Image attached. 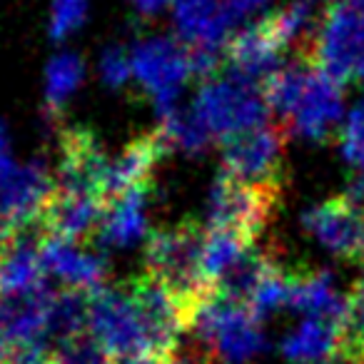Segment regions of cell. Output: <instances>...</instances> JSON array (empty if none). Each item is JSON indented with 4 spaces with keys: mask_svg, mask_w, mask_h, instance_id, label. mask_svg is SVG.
Listing matches in <instances>:
<instances>
[{
    "mask_svg": "<svg viewBox=\"0 0 364 364\" xmlns=\"http://www.w3.org/2000/svg\"><path fill=\"white\" fill-rule=\"evenodd\" d=\"M344 3H349L352 8H357V11L364 13V0H344Z\"/></svg>",
    "mask_w": 364,
    "mask_h": 364,
    "instance_id": "38",
    "label": "cell"
},
{
    "mask_svg": "<svg viewBox=\"0 0 364 364\" xmlns=\"http://www.w3.org/2000/svg\"><path fill=\"white\" fill-rule=\"evenodd\" d=\"M289 307L302 309L307 317H317L342 327L347 299L339 297L332 277L327 272H309L292 269V287H289Z\"/></svg>",
    "mask_w": 364,
    "mask_h": 364,
    "instance_id": "22",
    "label": "cell"
},
{
    "mask_svg": "<svg viewBox=\"0 0 364 364\" xmlns=\"http://www.w3.org/2000/svg\"><path fill=\"white\" fill-rule=\"evenodd\" d=\"M309 63L339 85L364 77V13L344 0L332 3L319 23Z\"/></svg>",
    "mask_w": 364,
    "mask_h": 364,
    "instance_id": "4",
    "label": "cell"
},
{
    "mask_svg": "<svg viewBox=\"0 0 364 364\" xmlns=\"http://www.w3.org/2000/svg\"><path fill=\"white\" fill-rule=\"evenodd\" d=\"M105 210H107L105 200L63 193V190L55 188L50 200L46 203V208H43L38 225H41V230L48 237L77 242V240L100 230Z\"/></svg>",
    "mask_w": 364,
    "mask_h": 364,
    "instance_id": "17",
    "label": "cell"
},
{
    "mask_svg": "<svg viewBox=\"0 0 364 364\" xmlns=\"http://www.w3.org/2000/svg\"><path fill=\"white\" fill-rule=\"evenodd\" d=\"M55 292L48 284L18 294H0V337L13 349H46Z\"/></svg>",
    "mask_w": 364,
    "mask_h": 364,
    "instance_id": "12",
    "label": "cell"
},
{
    "mask_svg": "<svg viewBox=\"0 0 364 364\" xmlns=\"http://www.w3.org/2000/svg\"><path fill=\"white\" fill-rule=\"evenodd\" d=\"M342 347V327L324 322L317 317H307L282 344L287 359L299 364H322Z\"/></svg>",
    "mask_w": 364,
    "mask_h": 364,
    "instance_id": "23",
    "label": "cell"
},
{
    "mask_svg": "<svg viewBox=\"0 0 364 364\" xmlns=\"http://www.w3.org/2000/svg\"><path fill=\"white\" fill-rule=\"evenodd\" d=\"M132 75L155 97L162 117L177 110L175 102L182 85L193 75L190 50L172 38H145L130 50Z\"/></svg>",
    "mask_w": 364,
    "mask_h": 364,
    "instance_id": "7",
    "label": "cell"
},
{
    "mask_svg": "<svg viewBox=\"0 0 364 364\" xmlns=\"http://www.w3.org/2000/svg\"><path fill=\"white\" fill-rule=\"evenodd\" d=\"M339 117H342V85L312 68L292 117L282 125L289 127L294 135L319 142L327 140Z\"/></svg>",
    "mask_w": 364,
    "mask_h": 364,
    "instance_id": "15",
    "label": "cell"
},
{
    "mask_svg": "<svg viewBox=\"0 0 364 364\" xmlns=\"http://www.w3.org/2000/svg\"><path fill=\"white\" fill-rule=\"evenodd\" d=\"M82 75H85V68L75 53H60L50 60L46 70V110L50 120H58L63 115V105L80 87Z\"/></svg>",
    "mask_w": 364,
    "mask_h": 364,
    "instance_id": "25",
    "label": "cell"
},
{
    "mask_svg": "<svg viewBox=\"0 0 364 364\" xmlns=\"http://www.w3.org/2000/svg\"><path fill=\"white\" fill-rule=\"evenodd\" d=\"M107 160L100 140L87 127L73 125L60 132V165L55 172V188L63 193L105 200Z\"/></svg>",
    "mask_w": 364,
    "mask_h": 364,
    "instance_id": "10",
    "label": "cell"
},
{
    "mask_svg": "<svg viewBox=\"0 0 364 364\" xmlns=\"http://www.w3.org/2000/svg\"><path fill=\"white\" fill-rule=\"evenodd\" d=\"M130 6L140 18H155L167 6H175V0H130Z\"/></svg>",
    "mask_w": 364,
    "mask_h": 364,
    "instance_id": "33",
    "label": "cell"
},
{
    "mask_svg": "<svg viewBox=\"0 0 364 364\" xmlns=\"http://www.w3.org/2000/svg\"><path fill=\"white\" fill-rule=\"evenodd\" d=\"M87 0H53L50 8V38L63 41L73 36L85 23Z\"/></svg>",
    "mask_w": 364,
    "mask_h": 364,
    "instance_id": "29",
    "label": "cell"
},
{
    "mask_svg": "<svg viewBox=\"0 0 364 364\" xmlns=\"http://www.w3.org/2000/svg\"><path fill=\"white\" fill-rule=\"evenodd\" d=\"M342 155L349 165L357 170V182H354L352 195L364 200V102L349 112L342 130Z\"/></svg>",
    "mask_w": 364,
    "mask_h": 364,
    "instance_id": "27",
    "label": "cell"
},
{
    "mask_svg": "<svg viewBox=\"0 0 364 364\" xmlns=\"http://www.w3.org/2000/svg\"><path fill=\"white\" fill-rule=\"evenodd\" d=\"M167 364H220V362L203 344H198V347H190V349H177Z\"/></svg>",
    "mask_w": 364,
    "mask_h": 364,
    "instance_id": "31",
    "label": "cell"
},
{
    "mask_svg": "<svg viewBox=\"0 0 364 364\" xmlns=\"http://www.w3.org/2000/svg\"><path fill=\"white\" fill-rule=\"evenodd\" d=\"M13 359H16V349L0 337V364H13Z\"/></svg>",
    "mask_w": 364,
    "mask_h": 364,
    "instance_id": "36",
    "label": "cell"
},
{
    "mask_svg": "<svg viewBox=\"0 0 364 364\" xmlns=\"http://www.w3.org/2000/svg\"><path fill=\"white\" fill-rule=\"evenodd\" d=\"M274 267H277V259L267 250H259L257 245H252L218 274V279H215L218 297L252 309L259 287Z\"/></svg>",
    "mask_w": 364,
    "mask_h": 364,
    "instance_id": "21",
    "label": "cell"
},
{
    "mask_svg": "<svg viewBox=\"0 0 364 364\" xmlns=\"http://www.w3.org/2000/svg\"><path fill=\"white\" fill-rule=\"evenodd\" d=\"M342 347L364 352V279H359L347 297L342 319Z\"/></svg>",
    "mask_w": 364,
    "mask_h": 364,
    "instance_id": "28",
    "label": "cell"
},
{
    "mask_svg": "<svg viewBox=\"0 0 364 364\" xmlns=\"http://www.w3.org/2000/svg\"><path fill=\"white\" fill-rule=\"evenodd\" d=\"M125 287L135 304L145 349L152 357L167 362L180 349V334L188 329L175 302L150 274H137V277L127 279Z\"/></svg>",
    "mask_w": 364,
    "mask_h": 364,
    "instance_id": "8",
    "label": "cell"
},
{
    "mask_svg": "<svg viewBox=\"0 0 364 364\" xmlns=\"http://www.w3.org/2000/svg\"><path fill=\"white\" fill-rule=\"evenodd\" d=\"M16 162L11 160V142H8V132L6 127L0 125V185L8 180V177L16 172Z\"/></svg>",
    "mask_w": 364,
    "mask_h": 364,
    "instance_id": "32",
    "label": "cell"
},
{
    "mask_svg": "<svg viewBox=\"0 0 364 364\" xmlns=\"http://www.w3.org/2000/svg\"><path fill=\"white\" fill-rule=\"evenodd\" d=\"M193 112L210 130V135L228 137L235 132L250 130L269 122V105L262 95V87L225 73L203 82L195 97Z\"/></svg>",
    "mask_w": 364,
    "mask_h": 364,
    "instance_id": "2",
    "label": "cell"
},
{
    "mask_svg": "<svg viewBox=\"0 0 364 364\" xmlns=\"http://www.w3.org/2000/svg\"><path fill=\"white\" fill-rule=\"evenodd\" d=\"M145 195L147 188L132 190V193L122 195V198L107 203L105 218L100 225V237L105 245H115V247H125L132 245L145 235L147 218H145Z\"/></svg>",
    "mask_w": 364,
    "mask_h": 364,
    "instance_id": "24",
    "label": "cell"
},
{
    "mask_svg": "<svg viewBox=\"0 0 364 364\" xmlns=\"http://www.w3.org/2000/svg\"><path fill=\"white\" fill-rule=\"evenodd\" d=\"M264 33L282 53H292L297 60L309 63L314 38L319 31V8L314 0H289L287 6L277 8L274 13L264 16ZM312 65V63H309Z\"/></svg>",
    "mask_w": 364,
    "mask_h": 364,
    "instance_id": "19",
    "label": "cell"
},
{
    "mask_svg": "<svg viewBox=\"0 0 364 364\" xmlns=\"http://www.w3.org/2000/svg\"><path fill=\"white\" fill-rule=\"evenodd\" d=\"M205 245L208 228L185 220L175 228L150 232L145 247V274L170 294L188 329L218 297L205 264Z\"/></svg>",
    "mask_w": 364,
    "mask_h": 364,
    "instance_id": "1",
    "label": "cell"
},
{
    "mask_svg": "<svg viewBox=\"0 0 364 364\" xmlns=\"http://www.w3.org/2000/svg\"><path fill=\"white\" fill-rule=\"evenodd\" d=\"M11 232H13V230H8L6 225L0 223V247H3V242H6V240H8V235H11Z\"/></svg>",
    "mask_w": 364,
    "mask_h": 364,
    "instance_id": "37",
    "label": "cell"
},
{
    "mask_svg": "<svg viewBox=\"0 0 364 364\" xmlns=\"http://www.w3.org/2000/svg\"><path fill=\"white\" fill-rule=\"evenodd\" d=\"M279 200L282 190L250 185L223 170L210 193L208 228L240 235L247 242H255L267 230Z\"/></svg>",
    "mask_w": 364,
    "mask_h": 364,
    "instance_id": "3",
    "label": "cell"
},
{
    "mask_svg": "<svg viewBox=\"0 0 364 364\" xmlns=\"http://www.w3.org/2000/svg\"><path fill=\"white\" fill-rule=\"evenodd\" d=\"M284 142L287 127L282 122H264L223 137V170L250 185L282 190Z\"/></svg>",
    "mask_w": 364,
    "mask_h": 364,
    "instance_id": "5",
    "label": "cell"
},
{
    "mask_svg": "<svg viewBox=\"0 0 364 364\" xmlns=\"http://www.w3.org/2000/svg\"><path fill=\"white\" fill-rule=\"evenodd\" d=\"M225 3H228L232 18L237 21V18H245V16H250V13L259 11L262 6H267L269 0H225Z\"/></svg>",
    "mask_w": 364,
    "mask_h": 364,
    "instance_id": "35",
    "label": "cell"
},
{
    "mask_svg": "<svg viewBox=\"0 0 364 364\" xmlns=\"http://www.w3.org/2000/svg\"><path fill=\"white\" fill-rule=\"evenodd\" d=\"M172 145L162 127H155V130L127 142L125 150L107 165L105 203H112V200L122 198V195L132 193V190L147 188L152 170H155V165L165 157V152Z\"/></svg>",
    "mask_w": 364,
    "mask_h": 364,
    "instance_id": "14",
    "label": "cell"
},
{
    "mask_svg": "<svg viewBox=\"0 0 364 364\" xmlns=\"http://www.w3.org/2000/svg\"><path fill=\"white\" fill-rule=\"evenodd\" d=\"M304 228L337 257L364 255V200L344 193L319 203L304 215Z\"/></svg>",
    "mask_w": 364,
    "mask_h": 364,
    "instance_id": "11",
    "label": "cell"
},
{
    "mask_svg": "<svg viewBox=\"0 0 364 364\" xmlns=\"http://www.w3.org/2000/svg\"><path fill=\"white\" fill-rule=\"evenodd\" d=\"M225 63L232 75L259 87L272 73H277L284 65L282 50L269 41L259 21L230 36L228 46H225Z\"/></svg>",
    "mask_w": 364,
    "mask_h": 364,
    "instance_id": "18",
    "label": "cell"
},
{
    "mask_svg": "<svg viewBox=\"0 0 364 364\" xmlns=\"http://www.w3.org/2000/svg\"><path fill=\"white\" fill-rule=\"evenodd\" d=\"M48 352H50V359L55 364H110L112 362L107 349L92 337L90 329L80 334H73L68 339H60Z\"/></svg>",
    "mask_w": 364,
    "mask_h": 364,
    "instance_id": "26",
    "label": "cell"
},
{
    "mask_svg": "<svg viewBox=\"0 0 364 364\" xmlns=\"http://www.w3.org/2000/svg\"><path fill=\"white\" fill-rule=\"evenodd\" d=\"M102 82L110 87H122L132 77V58L125 48H107L100 58Z\"/></svg>",
    "mask_w": 364,
    "mask_h": 364,
    "instance_id": "30",
    "label": "cell"
},
{
    "mask_svg": "<svg viewBox=\"0 0 364 364\" xmlns=\"http://www.w3.org/2000/svg\"><path fill=\"white\" fill-rule=\"evenodd\" d=\"M53 190H55V177L43 162L16 167V172L0 185V223L8 230L36 225Z\"/></svg>",
    "mask_w": 364,
    "mask_h": 364,
    "instance_id": "13",
    "label": "cell"
},
{
    "mask_svg": "<svg viewBox=\"0 0 364 364\" xmlns=\"http://www.w3.org/2000/svg\"><path fill=\"white\" fill-rule=\"evenodd\" d=\"M43 264L48 274H55L65 282V287L82 289V292H95L105 282V264L90 255L87 250H80L77 242L70 240L48 237L43 240Z\"/></svg>",
    "mask_w": 364,
    "mask_h": 364,
    "instance_id": "20",
    "label": "cell"
},
{
    "mask_svg": "<svg viewBox=\"0 0 364 364\" xmlns=\"http://www.w3.org/2000/svg\"><path fill=\"white\" fill-rule=\"evenodd\" d=\"M87 329L107 349L110 357L150 354L142 342L135 304H132L125 282L115 284V287L102 284L100 289L90 294V324H87Z\"/></svg>",
    "mask_w": 364,
    "mask_h": 364,
    "instance_id": "9",
    "label": "cell"
},
{
    "mask_svg": "<svg viewBox=\"0 0 364 364\" xmlns=\"http://www.w3.org/2000/svg\"><path fill=\"white\" fill-rule=\"evenodd\" d=\"M13 364H55V362L50 359L48 349L38 347V349H18Z\"/></svg>",
    "mask_w": 364,
    "mask_h": 364,
    "instance_id": "34",
    "label": "cell"
},
{
    "mask_svg": "<svg viewBox=\"0 0 364 364\" xmlns=\"http://www.w3.org/2000/svg\"><path fill=\"white\" fill-rule=\"evenodd\" d=\"M193 332L220 364H245L262 349L257 314L220 297L203 309Z\"/></svg>",
    "mask_w": 364,
    "mask_h": 364,
    "instance_id": "6",
    "label": "cell"
},
{
    "mask_svg": "<svg viewBox=\"0 0 364 364\" xmlns=\"http://www.w3.org/2000/svg\"><path fill=\"white\" fill-rule=\"evenodd\" d=\"M175 31L188 50H225L235 18L225 0H175Z\"/></svg>",
    "mask_w": 364,
    "mask_h": 364,
    "instance_id": "16",
    "label": "cell"
}]
</instances>
